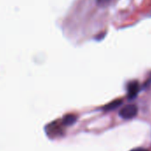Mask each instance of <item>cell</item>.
<instances>
[{
	"label": "cell",
	"instance_id": "1",
	"mask_svg": "<svg viewBox=\"0 0 151 151\" xmlns=\"http://www.w3.org/2000/svg\"><path fill=\"white\" fill-rule=\"evenodd\" d=\"M138 114V108L134 104H129L122 108L119 111V116L124 120H129L135 117Z\"/></svg>",
	"mask_w": 151,
	"mask_h": 151
},
{
	"label": "cell",
	"instance_id": "2",
	"mask_svg": "<svg viewBox=\"0 0 151 151\" xmlns=\"http://www.w3.org/2000/svg\"><path fill=\"white\" fill-rule=\"evenodd\" d=\"M139 90V86L137 81H131L127 86V93H128V99L133 100L137 97L138 93Z\"/></svg>",
	"mask_w": 151,
	"mask_h": 151
},
{
	"label": "cell",
	"instance_id": "3",
	"mask_svg": "<svg viewBox=\"0 0 151 151\" xmlns=\"http://www.w3.org/2000/svg\"><path fill=\"white\" fill-rule=\"evenodd\" d=\"M77 119H78V117L74 115H67L63 118V124L65 125H72L77 122Z\"/></svg>",
	"mask_w": 151,
	"mask_h": 151
},
{
	"label": "cell",
	"instance_id": "4",
	"mask_svg": "<svg viewBox=\"0 0 151 151\" xmlns=\"http://www.w3.org/2000/svg\"><path fill=\"white\" fill-rule=\"evenodd\" d=\"M121 104H122V101H112L111 103H109V105H107V106L104 108V109H105V110H112V109H114L118 108Z\"/></svg>",
	"mask_w": 151,
	"mask_h": 151
},
{
	"label": "cell",
	"instance_id": "5",
	"mask_svg": "<svg viewBox=\"0 0 151 151\" xmlns=\"http://www.w3.org/2000/svg\"><path fill=\"white\" fill-rule=\"evenodd\" d=\"M96 1L100 6H106L110 3L111 0H96Z\"/></svg>",
	"mask_w": 151,
	"mask_h": 151
},
{
	"label": "cell",
	"instance_id": "6",
	"mask_svg": "<svg viewBox=\"0 0 151 151\" xmlns=\"http://www.w3.org/2000/svg\"><path fill=\"white\" fill-rule=\"evenodd\" d=\"M131 151H146L145 149H142V148H135V149H132Z\"/></svg>",
	"mask_w": 151,
	"mask_h": 151
}]
</instances>
